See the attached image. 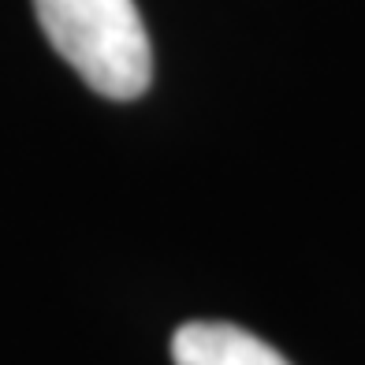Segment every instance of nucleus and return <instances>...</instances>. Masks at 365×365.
Wrapping results in <instances>:
<instances>
[{
    "label": "nucleus",
    "mask_w": 365,
    "mask_h": 365,
    "mask_svg": "<svg viewBox=\"0 0 365 365\" xmlns=\"http://www.w3.org/2000/svg\"><path fill=\"white\" fill-rule=\"evenodd\" d=\"M53 48L90 90L135 101L153 78V48L135 0H34Z\"/></svg>",
    "instance_id": "obj_1"
},
{
    "label": "nucleus",
    "mask_w": 365,
    "mask_h": 365,
    "mask_svg": "<svg viewBox=\"0 0 365 365\" xmlns=\"http://www.w3.org/2000/svg\"><path fill=\"white\" fill-rule=\"evenodd\" d=\"M175 365H291L254 331L227 321H190L172 336Z\"/></svg>",
    "instance_id": "obj_2"
}]
</instances>
